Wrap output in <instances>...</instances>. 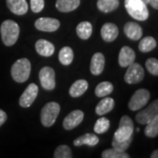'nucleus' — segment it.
Returning a JSON list of instances; mask_svg holds the SVG:
<instances>
[{
  "instance_id": "cd10ccee",
  "label": "nucleus",
  "mask_w": 158,
  "mask_h": 158,
  "mask_svg": "<svg viewBox=\"0 0 158 158\" xmlns=\"http://www.w3.org/2000/svg\"><path fill=\"white\" fill-rule=\"evenodd\" d=\"M147 127H145L144 134L147 137L155 138L158 135V115L153 118L151 121L147 123Z\"/></svg>"
},
{
  "instance_id": "2eb2a0df",
  "label": "nucleus",
  "mask_w": 158,
  "mask_h": 158,
  "mask_svg": "<svg viewBox=\"0 0 158 158\" xmlns=\"http://www.w3.org/2000/svg\"><path fill=\"white\" fill-rule=\"evenodd\" d=\"M118 35V27L113 23H106L101 28L102 39L106 42L115 40Z\"/></svg>"
},
{
  "instance_id": "bb28decb",
  "label": "nucleus",
  "mask_w": 158,
  "mask_h": 158,
  "mask_svg": "<svg viewBox=\"0 0 158 158\" xmlns=\"http://www.w3.org/2000/svg\"><path fill=\"white\" fill-rule=\"evenodd\" d=\"M156 48V41L151 36H147L144 37L143 39L141 40L139 43V49L143 53H148L150 52L153 49Z\"/></svg>"
},
{
  "instance_id": "c756f323",
  "label": "nucleus",
  "mask_w": 158,
  "mask_h": 158,
  "mask_svg": "<svg viewBox=\"0 0 158 158\" xmlns=\"http://www.w3.org/2000/svg\"><path fill=\"white\" fill-rule=\"evenodd\" d=\"M110 127V120L107 118H99L95 123L94 126V132L96 134H105Z\"/></svg>"
},
{
  "instance_id": "4c0bfd02",
  "label": "nucleus",
  "mask_w": 158,
  "mask_h": 158,
  "mask_svg": "<svg viewBox=\"0 0 158 158\" xmlns=\"http://www.w3.org/2000/svg\"><path fill=\"white\" fill-rule=\"evenodd\" d=\"M141 1H142V2H144V3H145V4H146V5H148L147 0H141Z\"/></svg>"
},
{
  "instance_id": "f3484780",
  "label": "nucleus",
  "mask_w": 158,
  "mask_h": 158,
  "mask_svg": "<svg viewBox=\"0 0 158 158\" xmlns=\"http://www.w3.org/2000/svg\"><path fill=\"white\" fill-rule=\"evenodd\" d=\"M35 49L41 56H51L55 53V46L46 40H38L35 43Z\"/></svg>"
},
{
  "instance_id": "f8f14e48",
  "label": "nucleus",
  "mask_w": 158,
  "mask_h": 158,
  "mask_svg": "<svg viewBox=\"0 0 158 158\" xmlns=\"http://www.w3.org/2000/svg\"><path fill=\"white\" fill-rule=\"evenodd\" d=\"M85 114L81 110H75L69 113L63 119L62 126L66 130H71L77 127L84 119Z\"/></svg>"
},
{
  "instance_id": "a211bd4d",
  "label": "nucleus",
  "mask_w": 158,
  "mask_h": 158,
  "mask_svg": "<svg viewBox=\"0 0 158 158\" xmlns=\"http://www.w3.org/2000/svg\"><path fill=\"white\" fill-rule=\"evenodd\" d=\"M125 34L133 40H139L142 36V28L135 22H127L124 26Z\"/></svg>"
},
{
  "instance_id": "b1692460",
  "label": "nucleus",
  "mask_w": 158,
  "mask_h": 158,
  "mask_svg": "<svg viewBox=\"0 0 158 158\" xmlns=\"http://www.w3.org/2000/svg\"><path fill=\"white\" fill-rule=\"evenodd\" d=\"M76 31L80 39L87 40L92 34V26L88 21H83L77 25Z\"/></svg>"
},
{
  "instance_id": "412c9836",
  "label": "nucleus",
  "mask_w": 158,
  "mask_h": 158,
  "mask_svg": "<svg viewBox=\"0 0 158 158\" xmlns=\"http://www.w3.org/2000/svg\"><path fill=\"white\" fill-rule=\"evenodd\" d=\"M80 6V0H56V6L61 12H70Z\"/></svg>"
},
{
  "instance_id": "423d86ee",
  "label": "nucleus",
  "mask_w": 158,
  "mask_h": 158,
  "mask_svg": "<svg viewBox=\"0 0 158 158\" xmlns=\"http://www.w3.org/2000/svg\"><path fill=\"white\" fill-rule=\"evenodd\" d=\"M150 94L146 89H139L134 93L128 103V107L131 111H138L144 107L149 100Z\"/></svg>"
},
{
  "instance_id": "5701e85b",
  "label": "nucleus",
  "mask_w": 158,
  "mask_h": 158,
  "mask_svg": "<svg viewBox=\"0 0 158 158\" xmlns=\"http://www.w3.org/2000/svg\"><path fill=\"white\" fill-rule=\"evenodd\" d=\"M118 0H98V9L104 13H109L116 10L118 7Z\"/></svg>"
},
{
  "instance_id": "c9c22d12",
  "label": "nucleus",
  "mask_w": 158,
  "mask_h": 158,
  "mask_svg": "<svg viewBox=\"0 0 158 158\" xmlns=\"http://www.w3.org/2000/svg\"><path fill=\"white\" fill-rule=\"evenodd\" d=\"M148 4H149L152 6L153 8H155L156 10L158 9V0H147Z\"/></svg>"
},
{
  "instance_id": "4be33fe9",
  "label": "nucleus",
  "mask_w": 158,
  "mask_h": 158,
  "mask_svg": "<svg viewBox=\"0 0 158 158\" xmlns=\"http://www.w3.org/2000/svg\"><path fill=\"white\" fill-rule=\"evenodd\" d=\"M114 107V100L112 98H106L105 97V98H103L100 102L97 105L96 113L99 116L105 115L106 113H110Z\"/></svg>"
},
{
  "instance_id": "9d476101",
  "label": "nucleus",
  "mask_w": 158,
  "mask_h": 158,
  "mask_svg": "<svg viewBox=\"0 0 158 158\" xmlns=\"http://www.w3.org/2000/svg\"><path fill=\"white\" fill-rule=\"evenodd\" d=\"M38 91H39V88L35 84L28 85L19 98V106L24 108L30 107L33 105L34 100L36 99Z\"/></svg>"
},
{
  "instance_id": "f704fd0d",
  "label": "nucleus",
  "mask_w": 158,
  "mask_h": 158,
  "mask_svg": "<svg viewBox=\"0 0 158 158\" xmlns=\"http://www.w3.org/2000/svg\"><path fill=\"white\" fill-rule=\"evenodd\" d=\"M6 119H7V115H6V113H5L3 110L0 109V127L6 122Z\"/></svg>"
},
{
  "instance_id": "ddd939ff",
  "label": "nucleus",
  "mask_w": 158,
  "mask_h": 158,
  "mask_svg": "<svg viewBox=\"0 0 158 158\" xmlns=\"http://www.w3.org/2000/svg\"><path fill=\"white\" fill-rule=\"evenodd\" d=\"M135 60V53L130 47H123L118 54V64L122 68H127Z\"/></svg>"
},
{
  "instance_id": "473e14b6",
  "label": "nucleus",
  "mask_w": 158,
  "mask_h": 158,
  "mask_svg": "<svg viewBox=\"0 0 158 158\" xmlns=\"http://www.w3.org/2000/svg\"><path fill=\"white\" fill-rule=\"evenodd\" d=\"M148 71L153 76H158V61L156 58H148L146 61Z\"/></svg>"
},
{
  "instance_id": "9b49d317",
  "label": "nucleus",
  "mask_w": 158,
  "mask_h": 158,
  "mask_svg": "<svg viewBox=\"0 0 158 158\" xmlns=\"http://www.w3.org/2000/svg\"><path fill=\"white\" fill-rule=\"evenodd\" d=\"M35 27L42 32H55L60 27V21L53 18H40L34 22Z\"/></svg>"
},
{
  "instance_id": "f03ea898",
  "label": "nucleus",
  "mask_w": 158,
  "mask_h": 158,
  "mask_svg": "<svg viewBox=\"0 0 158 158\" xmlns=\"http://www.w3.org/2000/svg\"><path fill=\"white\" fill-rule=\"evenodd\" d=\"M125 8L133 19L145 21L149 16L147 5L141 0H125Z\"/></svg>"
},
{
  "instance_id": "e433bc0d",
  "label": "nucleus",
  "mask_w": 158,
  "mask_h": 158,
  "mask_svg": "<svg viewBox=\"0 0 158 158\" xmlns=\"http://www.w3.org/2000/svg\"><path fill=\"white\" fill-rule=\"evenodd\" d=\"M150 157L151 158H157L158 157V150H155L154 152L152 153V155L150 156Z\"/></svg>"
},
{
  "instance_id": "4468645a",
  "label": "nucleus",
  "mask_w": 158,
  "mask_h": 158,
  "mask_svg": "<svg viewBox=\"0 0 158 158\" xmlns=\"http://www.w3.org/2000/svg\"><path fill=\"white\" fill-rule=\"evenodd\" d=\"M106 59L102 53H96L93 55L90 61V72L94 76H98L103 72L105 68Z\"/></svg>"
},
{
  "instance_id": "20e7f679",
  "label": "nucleus",
  "mask_w": 158,
  "mask_h": 158,
  "mask_svg": "<svg viewBox=\"0 0 158 158\" xmlns=\"http://www.w3.org/2000/svg\"><path fill=\"white\" fill-rule=\"evenodd\" d=\"M134 122L129 116L124 115L120 118L118 129L115 131L113 140L117 141H123L134 137Z\"/></svg>"
},
{
  "instance_id": "393cba45",
  "label": "nucleus",
  "mask_w": 158,
  "mask_h": 158,
  "mask_svg": "<svg viewBox=\"0 0 158 158\" xmlns=\"http://www.w3.org/2000/svg\"><path fill=\"white\" fill-rule=\"evenodd\" d=\"M113 90V85L110 82H102L97 85L95 94L98 98H105L111 94Z\"/></svg>"
},
{
  "instance_id": "c85d7f7f",
  "label": "nucleus",
  "mask_w": 158,
  "mask_h": 158,
  "mask_svg": "<svg viewBox=\"0 0 158 158\" xmlns=\"http://www.w3.org/2000/svg\"><path fill=\"white\" fill-rule=\"evenodd\" d=\"M102 158H129L130 156L126 151H120L114 148L106 149L102 152Z\"/></svg>"
},
{
  "instance_id": "7c9ffc66",
  "label": "nucleus",
  "mask_w": 158,
  "mask_h": 158,
  "mask_svg": "<svg viewBox=\"0 0 158 158\" xmlns=\"http://www.w3.org/2000/svg\"><path fill=\"white\" fill-rule=\"evenodd\" d=\"M55 158H71L72 157V152L70 148L67 145H61L56 148L54 153Z\"/></svg>"
},
{
  "instance_id": "72a5a7b5",
  "label": "nucleus",
  "mask_w": 158,
  "mask_h": 158,
  "mask_svg": "<svg viewBox=\"0 0 158 158\" xmlns=\"http://www.w3.org/2000/svg\"><path fill=\"white\" fill-rule=\"evenodd\" d=\"M32 11L35 13H39L44 8V0H30Z\"/></svg>"
},
{
  "instance_id": "a878e982",
  "label": "nucleus",
  "mask_w": 158,
  "mask_h": 158,
  "mask_svg": "<svg viewBox=\"0 0 158 158\" xmlns=\"http://www.w3.org/2000/svg\"><path fill=\"white\" fill-rule=\"evenodd\" d=\"M59 61L62 65H69L74 58L73 50L69 47H64L59 52Z\"/></svg>"
},
{
  "instance_id": "0eeeda50",
  "label": "nucleus",
  "mask_w": 158,
  "mask_h": 158,
  "mask_svg": "<svg viewBox=\"0 0 158 158\" xmlns=\"http://www.w3.org/2000/svg\"><path fill=\"white\" fill-rule=\"evenodd\" d=\"M127 68L128 69L124 77L125 82L128 85H135L141 83L145 76L144 69L141 65L139 63L133 62Z\"/></svg>"
},
{
  "instance_id": "aec40b11",
  "label": "nucleus",
  "mask_w": 158,
  "mask_h": 158,
  "mask_svg": "<svg viewBox=\"0 0 158 158\" xmlns=\"http://www.w3.org/2000/svg\"><path fill=\"white\" fill-rule=\"evenodd\" d=\"M99 139L98 137L94 134H85L84 135L80 136L77 139L73 141V144L76 147H80L82 145H87L90 147L96 146L98 143Z\"/></svg>"
},
{
  "instance_id": "39448f33",
  "label": "nucleus",
  "mask_w": 158,
  "mask_h": 158,
  "mask_svg": "<svg viewBox=\"0 0 158 158\" xmlns=\"http://www.w3.org/2000/svg\"><path fill=\"white\" fill-rule=\"evenodd\" d=\"M60 109V105L56 102H49L46 104L40 112L41 124L46 127H52L59 115Z\"/></svg>"
},
{
  "instance_id": "1a4fd4ad",
  "label": "nucleus",
  "mask_w": 158,
  "mask_h": 158,
  "mask_svg": "<svg viewBox=\"0 0 158 158\" xmlns=\"http://www.w3.org/2000/svg\"><path fill=\"white\" fill-rule=\"evenodd\" d=\"M158 115V100L153 101L146 109L136 114V121L141 125H146Z\"/></svg>"
},
{
  "instance_id": "2f4dec72",
  "label": "nucleus",
  "mask_w": 158,
  "mask_h": 158,
  "mask_svg": "<svg viewBox=\"0 0 158 158\" xmlns=\"http://www.w3.org/2000/svg\"><path fill=\"white\" fill-rule=\"evenodd\" d=\"M134 137H131L128 140H126L123 141H117L115 140H113L112 141V146L116 149H118L120 151H127V149L130 147L132 141H133Z\"/></svg>"
},
{
  "instance_id": "f257e3e1",
  "label": "nucleus",
  "mask_w": 158,
  "mask_h": 158,
  "mask_svg": "<svg viewBox=\"0 0 158 158\" xmlns=\"http://www.w3.org/2000/svg\"><path fill=\"white\" fill-rule=\"evenodd\" d=\"M1 37L4 44L11 47L17 42L19 36V27L17 23L11 19L5 20L0 27Z\"/></svg>"
},
{
  "instance_id": "6ab92c4d",
  "label": "nucleus",
  "mask_w": 158,
  "mask_h": 158,
  "mask_svg": "<svg viewBox=\"0 0 158 158\" xmlns=\"http://www.w3.org/2000/svg\"><path fill=\"white\" fill-rule=\"evenodd\" d=\"M88 87H89V84L86 80L79 79L77 81H76L69 88V95L72 98L81 97L87 90Z\"/></svg>"
},
{
  "instance_id": "7ed1b4c3",
  "label": "nucleus",
  "mask_w": 158,
  "mask_h": 158,
  "mask_svg": "<svg viewBox=\"0 0 158 158\" xmlns=\"http://www.w3.org/2000/svg\"><path fill=\"white\" fill-rule=\"evenodd\" d=\"M31 72V63L27 58L19 59L11 66V77L17 83H24L29 78Z\"/></svg>"
},
{
  "instance_id": "6e6552de",
  "label": "nucleus",
  "mask_w": 158,
  "mask_h": 158,
  "mask_svg": "<svg viewBox=\"0 0 158 158\" xmlns=\"http://www.w3.org/2000/svg\"><path fill=\"white\" fill-rule=\"evenodd\" d=\"M39 78L40 85L46 90H52L56 87V73L51 67H43L40 70Z\"/></svg>"
},
{
  "instance_id": "dca6fc26",
  "label": "nucleus",
  "mask_w": 158,
  "mask_h": 158,
  "mask_svg": "<svg viewBox=\"0 0 158 158\" xmlns=\"http://www.w3.org/2000/svg\"><path fill=\"white\" fill-rule=\"evenodd\" d=\"M9 10L16 15H24L28 11V5L26 0H6Z\"/></svg>"
}]
</instances>
